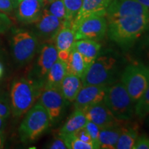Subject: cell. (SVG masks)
I'll use <instances>...</instances> for the list:
<instances>
[{
  "label": "cell",
  "instance_id": "obj_6",
  "mask_svg": "<svg viewBox=\"0 0 149 149\" xmlns=\"http://www.w3.org/2000/svg\"><path fill=\"white\" fill-rule=\"evenodd\" d=\"M121 80L134 103L149 86V66L141 63H132L124 70Z\"/></svg>",
  "mask_w": 149,
  "mask_h": 149
},
{
  "label": "cell",
  "instance_id": "obj_38",
  "mask_svg": "<svg viewBox=\"0 0 149 149\" xmlns=\"http://www.w3.org/2000/svg\"><path fill=\"white\" fill-rule=\"evenodd\" d=\"M10 1L12 2L14 8H16L17 7V6L19 5V3L20 2L19 0H10Z\"/></svg>",
  "mask_w": 149,
  "mask_h": 149
},
{
  "label": "cell",
  "instance_id": "obj_29",
  "mask_svg": "<svg viewBox=\"0 0 149 149\" xmlns=\"http://www.w3.org/2000/svg\"><path fill=\"white\" fill-rule=\"evenodd\" d=\"M10 115V105L4 96H0V117L6 119Z\"/></svg>",
  "mask_w": 149,
  "mask_h": 149
},
{
  "label": "cell",
  "instance_id": "obj_9",
  "mask_svg": "<svg viewBox=\"0 0 149 149\" xmlns=\"http://www.w3.org/2000/svg\"><path fill=\"white\" fill-rule=\"evenodd\" d=\"M38 99L39 103L48 113L51 124L58 122L64 114L67 104L60 88L44 86Z\"/></svg>",
  "mask_w": 149,
  "mask_h": 149
},
{
  "label": "cell",
  "instance_id": "obj_18",
  "mask_svg": "<svg viewBox=\"0 0 149 149\" xmlns=\"http://www.w3.org/2000/svg\"><path fill=\"white\" fill-rule=\"evenodd\" d=\"M83 86L81 78L71 73H67L61 81L60 91L67 102H73Z\"/></svg>",
  "mask_w": 149,
  "mask_h": 149
},
{
  "label": "cell",
  "instance_id": "obj_31",
  "mask_svg": "<svg viewBox=\"0 0 149 149\" xmlns=\"http://www.w3.org/2000/svg\"><path fill=\"white\" fill-rule=\"evenodd\" d=\"M12 25V22L6 15L0 13V33L8 31Z\"/></svg>",
  "mask_w": 149,
  "mask_h": 149
},
{
  "label": "cell",
  "instance_id": "obj_2",
  "mask_svg": "<svg viewBox=\"0 0 149 149\" xmlns=\"http://www.w3.org/2000/svg\"><path fill=\"white\" fill-rule=\"evenodd\" d=\"M44 83L38 79L22 77L13 82L10 89V108L13 116L27 113L39 98Z\"/></svg>",
  "mask_w": 149,
  "mask_h": 149
},
{
  "label": "cell",
  "instance_id": "obj_16",
  "mask_svg": "<svg viewBox=\"0 0 149 149\" xmlns=\"http://www.w3.org/2000/svg\"><path fill=\"white\" fill-rule=\"evenodd\" d=\"M111 0H83L82 5L72 22L71 29L74 31L84 19L96 13L107 10Z\"/></svg>",
  "mask_w": 149,
  "mask_h": 149
},
{
  "label": "cell",
  "instance_id": "obj_43",
  "mask_svg": "<svg viewBox=\"0 0 149 149\" xmlns=\"http://www.w3.org/2000/svg\"><path fill=\"white\" fill-rule=\"evenodd\" d=\"M19 1H22V0H19Z\"/></svg>",
  "mask_w": 149,
  "mask_h": 149
},
{
  "label": "cell",
  "instance_id": "obj_26",
  "mask_svg": "<svg viewBox=\"0 0 149 149\" xmlns=\"http://www.w3.org/2000/svg\"><path fill=\"white\" fill-rule=\"evenodd\" d=\"M135 115L140 120L149 115V86L135 104Z\"/></svg>",
  "mask_w": 149,
  "mask_h": 149
},
{
  "label": "cell",
  "instance_id": "obj_10",
  "mask_svg": "<svg viewBox=\"0 0 149 149\" xmlns=\"http://www.w3.org/2000/svg\"><path fill=\"white\" fill-rule=\"evenodd\" d=\"M131 15H149V9L137 0H111L106 10L107 20Z\"/></svg>",
  "mask_w": 149,
  "mask_h": 149
},
{
  "label": "cell",
  "instance_id": "obj_25",
  "mask_svg": "<svg viewBox=\"0 0 149 149\" xmlns=\"http://www.w3.org/2000/svg\"><path fill=\"white\" fill-rule=\"evenodd\" d=\"M63 1L66 11V19L64 22V26L71 28L73 20L81 8L83 0H63Z\"/></svg>",
  "mask_w": 149,
  "mask_h": 149
},
{
  "label": "cell",
  "instance_id": "obj_28",
  "mask_svg": "<svg viewBox=\"0 0 149 149\" xmlns=\"http://www.w3.org/2000/svg\"><path fill=\"white\" fill-rule=\"evenodd\" d=\"M84 128L86 130V131L88 132L89 135H90L91 139H92V142L94 148L96 149L100 148V141H99L100 128L97 125H96L95 124L88 120Z\"/></svg>",
  "mask_w": 149,
  "mask_h": 149
},
{
  "label": "cell",
  "instance_id": "obj_40",
  "mask_svg": "<svg viewBox=\"0 0 149 149\" xmlns=\"http://www.w3.org/2000/svg\"><path fill=\"white\" fill-rule=\"evenodd\" d=\"M3 68L2 64L0 63V78L2 77L3 75Z\"/></svg>",
  "mask_w": 149,
  "mask_h": 149
},
{
  "label": "cell",
  "instance_id": "obj_22",
  "mask_svg": "<svg viewBox=\"0 0 149 149\" xmlns=\"http://www.w3.org/2000/svg\"><path fill=\"white\" fill-rule=\"evenodd\" d=\"M52 40L58 51H70L75 42L74 31L70 27L64 25Z\"/></svg>",
  "mask_w": 149,
  "mask_h": 149
},
{
  "label": "cell",
  "instance_id": "obj_7",
  "mask_svg": "<svg viewBox=\"0 0 149 149\" xmlns=\"http://www.w3.org/2000/svg\"><path fill=\"white\" fill-rule=\"evenodd\" d=\"M106 11L92 14L80 22L74 31L75 40H91L100 41L107 32Z\"/></svg>",
  "mask_w": 149,
  "mask_h": 149
},
{
  "label": "cell",
  "instance_id": "obj_15",
  "mask_svg": "<svg viewBox=\"0 0 149 149\" xmlns=\"http://www.w3.org/2000/svg\"><path fill=\"white\" fill-rule=\"evenodd\" d=\"M64 25V22L50 14L44 8L42 16L35 22L37 33L43 40H53L56 33Z\"/></svg>",
  "mask_w": 149,
  "mask_h": 149
},
{
  "label": "cell",
  "instance_id": "obj_42",
  "mask_svg": "<svg viewBox=\"0 0 149 149\" xmlns=\"http://www.w3.org/2000/svg\"><path fill=\"white\" fill-rule=\"evenodd\" d=\"M146 123L147 126H148V127L149 128V115H148V117H146Z\"/></svg>",
  "mask_w": 149,
  "mask_h": 149
},
{
  "label": "cell",
  "instance_id": "obj_19",
  "mask_svg": "<svg viewBox=\"0 0 149 149\" xmlns=\"http://www.w3.org/2000/svg\"><path fill=\"white\" fill-rule=\"evenodd\" d=\"M124 125H117L111 127L100 128L99 141L100 148L115 149L119 137L122 133Z\"/></svg>",
  "mask_w": 149,
  "mask_h": 149
},
{
  "label": "cell",
  "instance_id": "obj_32",
  "mask_svg": "<svg viewBox=\"0 0 149 149\" xmlns=\"http://www.w3.org/2000/svg\"><path fill=\"white\" fill-rule=\"evenodd\" d=\"M133 149H149V137L146 135L138 136Z\"/></svg>",
  "mask_w": 149,
  "mask_h": 149
},
{
  "label": "cell",
  "instance_id": "obj_21",
  "mask_svg": "<svg viewBox=\"0 0 149 149\" xmlns=\"http://www.w3.org/2000/svg\"><path fill=\"white\" fill-rule=\"evenodd\" d=\"M67 73L66 63L58 58L48 70L44 86L59 88L61 81Z\"/></svg>",
  "mask_w": 149,
  "mask_h": 149
},
{
  "label": "cell",
  "instance_id": "obj_3",
  "mask_svg": "<svg viewBox=\"0 0 149 149\" xmlns=\"http://www.w3.org/2000/svg\"><path fill=\"white\" fill-rule=\"evenodd\" d=\"M103 101L117 120L127 122L135 114V103L122 81L108 86Z\"/></svg>",
  "mask_w": 149,
  "mask_h": 149
},
{
  "label": "cell",
  "instance_id": "obj_41",
  "mask_svg": "<svg viewBox=\"0 0 149 149\" xmlns=\"http://www.w3.org/2000/svg\"><path fill=\"white\" fill-rule=\"evenodd\" d=\"M54 1V0H43V1H44V6L48 4V3L52 2V1Z\"/></svg>",
  "mask_w": 149,
  "mask_h": 149
},
{
  "label": "cell",
  "instance_id": "obj_35",
  "mask_svg": "<svg viewBox=\"0 0 149 149\" xmlns=\"http://www.w3.org/2000/svg\"><path fill=\"white\" fill-rule=\"evenodd\" d=\"M4 141H5V136L3 135V131H1L0 132V149L3 148Z\"/></svg>",
  "mask_w": 149,
  "mask_h": 149
},
{
  "label": "cell",
  "instance_id": "obj_14",
  "mask_svg": "<svg viewBox=\"0 0 149 149\" xmlns=\"http://www.w3.org/2000/svg\"><path fill=\"white\" fill-rule=\"evenodd\" d=\"M44 8L43 0H22L16 8L17 19L24 24L35 23L42 16Z\"/></svg>",
  "mask_w": 149,
  "mask_h": 149
},
{
  "label": "cell",
  "instance_id": "obj_24",
  "mask_svg": "<svg viewBox=\"0 0 149 149\" xmlns=\"http://www.w3.org/2000/svg\"><path fill=\"white\" fill-rule=\"evenodd\" d=\"M139 136L138 128L135 126H124L117 141V149H132Z\"/></svg>",
  "mask_w": 149,
  "mask_h": 149
},
{
  "label": "cell",
  "instance_id": "obj_39",
  "mask_svg": "<svg viewBox=\"0 0 149 149\" xmlns=\"http://www.w3.org/2000/svg\"><path fill=\"white\" fill-rule=\"evenodd\" d=\"M145 44H146V46L148 47L149 49V33L147 35V36L146 37V41H145Z\"/></svg>",
  "mask_w": 149,
  "mask_h": 149
},
{
  "label": "cell",
  "instance_id": "obj_23",
  "mask_svg": "<svg viewBox=\"0 0 149 149\" xmlns=\"http://www.w3.org/2000/svg\"><path fill=\"white\" fill-rule=\"evenodd\" d=\"M66 65L68 73L75 74L81 78H82L88 70V66L86 64L82 56L74 48L70 51Z\"/></svg>",
  "mask_w": 149,
  "mask_h": 149
},
{
  "label": "cell",
  "instance_id": "obj_11",
  "mask_svg": "<svg viewBox=\"0 0 149 149\" xmlns=\"http://www.w3.org/2000/svg\"><path fill=\"white\" fill-rule=\"evenodd\" d=\"M87 120L97 125L100 128L123 124L124 121L117 120L104 101L97 103L83 110Z\"/></svg>",
  "mask_w": 149,
  "mask_h": 149
},
{
  "label": "cell",
  "instance_id": "obj_34",
  "mask_svg": "<svg viewBox=\"0 0 149 149\" xmlns=\"http://www.w3.org/2000/svg\"><path fill=\"white\" fill-rule=\"evenodd\" d=\"M13 9V5L10 0H0V11L1 12L10 13Z\"/></svg>",
  "mask_w": 149,
  "mask_h": 149
},
{
  "label": "cell",
  "instance_id": "obj_8",
  "mask_svg": "<svg viewBox=\"0 0 149 149\" xmlns=\"http://www.w3.org/2000/svg\"><path fill=\"white\" fill-rule=\"evenodd\" d=\"M37 48L38 40L29 31H17L13 37V55L19 64L23 66L32 60L37 53Z\"/></svg>",
  "mask_w": 149,
  "mask_h": 149
},
{
  "label": "cell",
  "instance_id": "obj_20",
  "mask_svg": "<svg viewBox=\"0 0 149 149\" xmlns=\"http://www.w3.org/2000/svg\"><path fill=\"white\" fill-rule=\"evenodd\" d=\"M88 120L84 112L81 109H74L73 113L70 115L64 126L59 130L60 135H71L79 129L84 128Z\"/></svg>",
  "mask_w": 149,
  "mask_h": 149
},
{
  "label": "cell",
  "instance_id": "obj_36",
  "mask_svg": "<svg viewBox=\"0 0 149 149\" xmlns=\"http://www.w3.org/2000/svg\"><path fill=\"white\" fill-rule=\"evenodd\" d=\"M5 123H6V119L0 117V132L3 131V128H4L5 126Z\"/></svg>",
  "mask_w": 149,
  "mask_h": 149
},
{
  "label": "cell",
  "instance_id": "obj_27",
  "mask_svg": "<svg viewBox=\"0 0 149 149\" xmlns=\"http://www.w3.org/2000/svg\"><path fill=\"white\" fill-rule=\"evenodd\" d=\"M44 9L50 14L57 17L65 22L66 19V11L63 0H54L52 2L44 6Z\"/></svg>",
  "mask_w": 149,
  "mask_h": 149
},
{
  "label": "cell",
  "instance_id": "obj_4",
  "mask_svg": "<svg viewBox=\"0 0 149 149\" xmlns=\"http://www.w3.org/2000/svg\"><path fill=\"white\" fill-rule=\"evenodd\" d=\"M51 122L48 113L40 103H37L27 112L19 128L21 141L25 144L37 140L49 128Z\"/></svg>",
  "mask_w": 149,
  "mask_h": 149
},
{
  "label": "cell",
  "instance_id": "obj_30",
  "mask_svg": "<svg viewBox=\"0 0 149 149\" xmlns=\"http://www.w3.org/2000/svg\"><path fill=\"white\" fill-rule=\"evenodd\" d=\"M48 148L51 149H66L68 148L67 146L66 142L64 139L60 135H58V137H55L51 141V142L48 145Z\"/></svg>",
  "mask_w": 149,
  "mask_h": 149
},
{
  "label": "cell",
  "instance_id": "obj_13",
  "mask_svg": "<svg viewBox=\"0 0 149 149\" xmlns=\"http://www.w3.org/2000/svg\"><path fill=\"white\" fill-rule=\"evenodd\" d=\"M58 59V51L53 43H46L40 48L39 57L35 67L37 79L42 82L46 79L48 70Z\"/></svg>",
  "mask_w": 149,
  "mask_h": 149
},
{
  "label": "cell",
  "instance_id": "obj_1",
  "mask_svg": "<svg viewBox=\"0 0 149 149\" xmlns=\"http://www.w3.org/2000/svg\"><path fill=\"white\" fill-rule=\"evenodd\" d=\"M107 21L109 38L122 48L131 46L149 29L148 15H131Z\"/></svg>",
  "mask_w": 149,
  "mask_h": 149
},
{
  "label": "cell",
  "instance_id": "obj_12",
  "mask_svg": "<svg viewBox=\"0 0 149 149\" xmlns=\"http://www.w3.org/2000/svg\"><path fill=\"white\" fill-rule=\"evenodd\" d=\"M108 86H83L74 100V109L84 110L103 101Z\"/></svg>",
  "mask_w": 149,
  "mask_h": 149
},
{
  "label": "cell",
  "instance_id": "obj_33",
  "mask_svg": "<svg viewBox=\"0 0 149 149\" xmlns=\"http://www.w3.org/2000/svg\"><path fill=\"white\" fill-rule=\"evenodd\" d=\"M72 135H73L76 138L79 139L80 140L85 141V142L87 143H91V144H93L92 139H91L90 135H89L88 132L86 131V130L85 129V128H81V129H79L77 130V131L74 132V133H72Z\"/></svg>",
  "mask_w": 149,
  "mask_h": 149
},
{
  "label": "cell",
  "instance_id": "obj_5",
  "mask_svg": "<svg viewBox=\"0 0 149 149\" xmlns=\"http://www.w3.org/2000/svg\"><path fill=\"white\" fill-rule=\"evenodd\" d=\"M117 59L110 55L98 56L81 78L83 86H109L117 74Z\"/></svg>",
  "mask_w": 149,
  "mask_h": 149
},
{
  "label": "cell",
  "instance_id": "obj_37",
  "mask_svg": "<svg viewBox=\"0 0 149 149\" xmlns=\"http://www.w3.org/2000/svg\"><path fill=\"white\" fill-rule=\"evenodd\" d=\"M137 1L149 9V0H137Z\"/></svg>",
  "mask_w": 149,
  "mask_h": 149
},
{
  "label": "cell",
  "instance_id": "obj_17",
  "mask_svg": "<svg viewBox=\"0 0 149 149\" xmlns=\"http://www.w3.org/2000/svg\"><path fill=\"white\" fill-rule=\"evenodd\" d=\"M72 48L81 54L88 68L99 56L101 49V44L98 41L79 40H75Z\"/></svg>",
  "mask_w": 149,
  "mask_h": 149
}]
</instances>
